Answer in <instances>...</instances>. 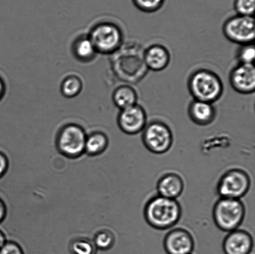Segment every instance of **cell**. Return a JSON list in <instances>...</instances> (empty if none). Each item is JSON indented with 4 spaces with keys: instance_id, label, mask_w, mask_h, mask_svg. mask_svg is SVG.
<instances>
[{
    "instance_id": "cell-1",
    "label": "cell",
    "mask_w": 255,
    "mask_h": 254,
    "mask_svg": "<svg viewBox=\"0 0 255 254\" xmlns=\"http://www.w3.org/2000/svg\"><path fill=\"white\" fill-rule=\"evenodd\" d=\"M181 216L182 208L178 201L158 195L150 198L144 208L145 220L157 230L173 228Z\"/></svg>"
},
{
    "instance_id": "cell-2",
    "label": "cell",
    "mask_w": 255,
    "mask_h": 254,
    "mask_svg": "<svg viewBox=\"0 0 255 254\" xmlns=\"http://www.w3.org/2000/svg\"><path fill=\"white\" fill-rule=\"evenodd\" d=\"M187 86L194 99L212 104L218 101L224 93L221 79L209 69L194 71L189 77Z\"/></svg>"
},
{
    "instance_id": "cell-3",
    "label": "cell",
    "mask_w": 255,
    "mask_h": 254,
    "mask_svg": "<svg viewBox=\"0 0 255 254\" xmlns=\"http://www.w3.org/2000/svg\"><path fill=\"white\" fill-rule=\"evenodd\" d=\"M246 212V207L241 200L220 198L214 205L212 215L217 227L230 233L242 225Z\"/></svg>"
},
{
    "instance_id": "cell-4",
    "label": "cell",
    "mask_w": 255,
    "mask_h": 254,
    "mask_svg": "<svg viewBox=\"0 0 255 254\" xmlns=\"http://www.w3.org/2000/svg\"><path fill=\"white\" fill-rule=\"evenodd\" d=\"M251 186V179L246 171L232 169L219 179L217 193L220 198L240 200L249 192Z\"/></svg>"
},
{
    "instance_id": "cell-5",
    "label": "cell",
    "mask_w": 255,
    "mask_h": 254,
    "mask_svg": "<svg viewBox=\"0 0 255 254\" xmlns=\"http://www.w3.org/2000/svg\"><path fill=\"white\" fill-rule=\"evenodd\" d=\"M89 39L97 52L104 54L114 53L121 47L124 41L122 30L112 22H102L91 30Z\"/></svg>"
},
{
    "instance_id": "cell-6",
    "label": "cell",
    "mask_w": 255,
    "mask_h": 254,
    "mask_svg": "<svg viewBox=\"0 0 255 254\" xmlns=\"http://www.w3.org/2000/svg\"><path fill=\"white\" fill-rule=\"evenodd\" d=\"M142 141L145 148L155 154L167 153L173 144V134L167 124L152 121L142 131Z\"/></svg>"
},
{
    "instance_id": "cell-7",
    "label": "cell",
    "mask_w": 255,
    "mask_h": 254,
    "mask_svg": "<svg viewBox=\"0 0 255 254\" xmlns=\"http://www.w3.org/2000/svg\"><path fill=\"white\" fill-rule=\"evenodd\" d=\"M87 134L81 126L75 124L64 126L57 138V148L67 158L76 159L85 153Z\"/></svg>"
},
{
    "instance_id": "cell-8",
    "label": "cell",
    "mask_w": 255,
    "mask_h": 254,
    "mask_svg": "<svg viewBox=\"0 0 255 254\" xmlns=\"http://www.w3.org/2000/svg\"><path fill=\"white\" fill-rule=\"evenodd\" d=\"M222 31L225 37L233 43L241 46L254 43L255 36L254 17L237 14L230 17L224 22Z\"/></svg>"
},
{
    "instance_id": "cell-9",
    "label": "cell",
    "mask_w": 255,
    "mask_h": 254,
    "mask_svg": "<svg viewBox=\"0 0 255 254\" xmlns=\"http://www.w3.org/2000/svg\"><path fill=\"white\" fill-rule=\"evenodd\" d=\"M120 129L128 135H135L141 133L147 124L146 112L143 107L138 104L122 109L117 119Z\"/></svg>"
},
{
    "instance_id": "cell-10",
    "label": "cell",
    "mask_w": 255,
    "mask_h": 254,
    "mask_svg": "<svg viewBox=\"0 0 255 254\" xmlns=\"http://www.w3.org/2000/svg\"><path fill=\"white\" fill-rule=\"evenodd\" d=\"M229 82L232 88L243 94L254 93L255 90V69L254 64H239L232 70Z\"/></svg>"
},
{
    "instance_id": "cell-11",
    "label": "cell",
    "mask_w": 255,
    "mask_h": 254,
    "mask_svg": "<svg viewBox=\"0 0 255 254\" xmlns=\"http://www.w3.org/2000/svg\"><path fill=\"white\" fill-rule=\"evenodd\" d=\"M163 245L167 254H192L195 243L188 231L176 228L170 231L165 236Z\"/></svg>"
},
{
    "instance_id": "cell-12",
    "label": "cell",
    "mask_w": 255,
    "mask_h": 254,
    "mask_svg": "<svg viewBox=\"0 0 255 254\" xmlns=\"http://www.w3.org/2000/svg\"><path fill=\"white\" fill-rule=\"evenodd\" d=\"M254 245L253 238L251 234L237 229L227 235L222 247L225 254H250Z\"/></svg>"
},
{
    "instance_id": "cell-13",
    "label": "cell",
    "mask_w": 255,
    "mask_h": 254,
    "mask_svg": "<svg viewBox=\"0 0 255 254\" xmlns=\"http://www.w3.org/2000/svg\"><path fill=\"white\" fill-rule=\"evenodd\" d=\"M143 60L147 69L153 72H161L169 66L171 55L166 47L154 44L145 49Z\"/></svg>"
},
{
    "instance_id": "cell-14",
    "label": "cell",
    "mask_w": 255,
    "mask_h": 254,
    "mask_svg": "<svg viewBox=\"0 0 255 254\" xmlns=\"http://www.w3.org/2000/svg\"><path fill=\"white\" fill-rule=\"evenodd\" d=\"M184 188L183 179L179 174L174 172L164 174L157 181L156 185L158 195L173 200L181 195Z\"/></svg>"
},
{
    "instance_id": "cell-15",
    "label": "cell",
    "mask_w": 255,
    "mask_h": 254,
    "mask_svg": "<svg viewBox=\"0 0 255 254\" xmlns=\"http://www.w3.org/2000/svg\"><path fill=\"white\" fill-rule=\"evenodd\" d=\"M188 114L194 123L206 126L213 123L216 118L217 111L213 104L193 99L189 104Z\"/></svg>"
},
{
    "instance_id": "cell-16",
    "label": "cell",
    "mask_w": 255,
    "mask_h": 254,
    "mask_svg": "<svg viewBox=\"0 0 255 254\" xmlns=\"http://www.w3.org/2000/svg\"><path fill=\"white\" fill-rule=\"evenodd\" d=\"M112 98L117 108L122 110L137 104V94L132 87L124 85L115 89Z\"/></svg>"
},
{
    "instance_id": "cell-17",
    "label": "cell",
    "mask_w": 255,
    "mask_h": 254,
    "mask_svg": "<svg viewBox=\"0 0 255 254\" xmlns=\"http://www.w3.org/2000/svg\"><path fill=\"white\" fill-rule=\"evenodd\" d=\"M109 146V139L102 132H95L87 136L85 153L89 156L101 155Z\"/></svg>"
},
{
    "instance_id": "cell-18",
    "label": "cell",
    "mask_w": 255,
    "mask_h": 254,
    "mask_svg": "<svg viewBox=\"0 0 255 254\" xmlns=\"http://www.w3.org/2000/svg\"><path fill=\"white\" fill-rule=\"evenodd\" d=\"M75 57L82 62H89L97 53L89 36L81 37L75 41L72 46Z\"/></svg>"
},
{
    "instance_id": "cell-19",
    "label": "cell",
    "mask_w": 255,
    "mask_h": 254,
    "mask_svg": "<svg viewBox=\"0 0 255 254\" xmlns=\"http://www.w3.org/2000/svg\"><path fill=\"white\" fill-rule=\"evenodd\" d=\"M83 84L78 77L71 76L66 77L62 82L61 91L67 98H74L81 93Z\"/></svg>"
},
{
    "instance_id": "cell-20",
    "label": "cell",
    "mask_w": 255,
    "mask_h": 254,
    "mask_svg": "<svg viewBox=\"0 0 255 254\" xmlns=\"http://www.w3.org/2000/svg\"><path fill=\"white\" fill-rule=\"evenodd\" d=\"M115 243H116V237L111 231L102 230L95 236L94 245L99 250L102 251L111 250Z\"/></svg>"
},
{
    "instance_id": "cell-21",
    "label": "cell",
    "mask_w": 255,
    "mask_h": 254,
    "mask_svg": "<svg viewBox=\"0 0 255 254\" xmlns=\"http://www.w3.org/2000/svg\"><path fill=\"white\" fill-rule=\"evenodd\" d=\"M94 244L86 239H77L71 245V251L73 254H96Z\"/></svg>"
},
{
    "instance_id": "cell-22",
    "label": "cell",
    "mask_w": 255,
    "mask_h": 254,
    "mask_svg": "<svg viewBox=\"0 0 255 254\" xmlns=\"http://www.w3.org/2000/svg\"><path fill=\"white\" fill-rule=\"evenodd\" d=\"M132 1L140 11L152 13L161 8L164 0H132Z\"/></svg>"
},
{
    "instance_id": "cell-23",
    "label": "cell",
    "mask_w": 255,
    "mask_h": 254,
    "mask_svg": "<svg viewBox=\"0 0 255 254\" xmlns=\"http://www.w3.org/2000/svg\"><path fill=\"white\" fill-rule=\"evenodd\" d=\"M237 57L240 64H254L255 57L254 44L241 46L237 52Z\"/></svg>"
},
{
    "instance_id": "cell-24",
    "label": "cell",
    "mask_w": 255,
    "mask_h": 254,
    "mask_svg": "<svg viewBox=\"0 0 255 254\" xmlns=\"http://www.w3.org/2000/svg\"><path fill=\"white\" fill-rule=\"evenodd\" d=\"M255 7V0H235L234 8L237 14L253 16Z\"/></svg>"
},
{
    "instance_id": "cell-25",
    "label": "cell",
    "mask_w": 255,
    "mask_h": 254,
    "mask_svg": "<svg viewBox=\"0 0 255 254\" xmlns=\"http://www.w3.org/2000/svg\"><path fill=\"white\" fill-rule=\"evenodd\" d=\"M0 254H24L23 251L17 243L6 242L0 249Z\"/></svg>"
},
{
    "instance_id": "cell-26",
    "label": "cell",
    "mask_w": 255,
    "mask_h": 254,
    "mask_svg": "<svg viewBox=\"0 0 255 254\" xmlns=\"http://www.w3.org/2000/svg\"><path fill=\"white\" fill-rule=\"evenodd\" d=\"M8 167V159L4 153L0 151V179L6 174Z\"/></svg>"
},
{
    "instance_id": "cell-27",
    "label": "cell",
    "mask_w": 255,
    "mask_h": 254,
    "mask_svg": "<svg viewBox=\"0 0 255 254\" xmlns=\"http://www.w3.org/2000/svg\"><path fill=\"white\" fill-rule=\"evenodd\" d=\"M7 214L6 206L3 201L0 198V224L3 222Z\"/></svg>"
},
{
    "instance_id": "cell-28",
    "label": "cell",
    "mask_w": 255,
    "mask_h": 254,
    "mask_svg": "<svg viewBox=\"0 0 255 254\" xmlns=\"http://www.w3.org/2000/svg\"><path fill=\"white\" fill-rule=\"evenodd\" d=\"M5 93V85L4 82L0 78V101L4 96Z\"/></svg>"
},
{
    "instance_id": "cell-29",
    "label": "cell",
    "mask_w": 255,
    "mask_h": 254,
    "mask_svg": "<svg viewBox=\"0 0 255 254\" xmlns=\"http://www.w3.org/2000/svg\"><path fill=\"white\" fill-rule=\"evenodd\" d=\"M6 243V238L4 234L0 230V249Z\"/></svg>"
}]
</instances>
